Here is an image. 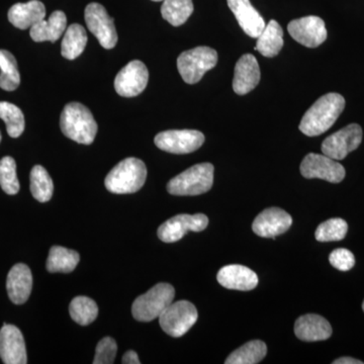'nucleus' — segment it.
I'll use <instances>...</instances> for the list:
<instances>
[{"label":"nucleus","instance_id":"a19ab883","mask_svg":"<svg viewBox=\"0 0 364 364\" xmlns=\"http://www.w3.org/2000/svg\"><path fill=\"white\" fill-rule=\"evenodd\" d=\"M363 312H364V301H363Z\"/></svg>","mask_w":364,"mask_h":364},{"label":"nucleus","instance_id":"f3484780","mask_svg":"<svg viewBox=\"0 0 364 364\" xmlns=\"http://www.w3.org/2000/svg\"><path fill=\"white\" fill-rule=\"evenodd\" d=\"M260 68L252 54L241 57L235 66L233 90L237 95H245L252 91L260 81Z\"/></svg>","mask_w":364,"mask_h":364},{"label":"nucleus","instance_id":"72a5a7b5","mask_svg":"<svg viewBox=\"0 0 364 364\" xmlns=\"http://www.w3.org/2000/svg\"><path fill=\"white\" fill-rule=\"evenodd\" d=\"M348 225L343 219L335 218L318 225L315 237L318 242L340 241L345 238Z\"/></svg>","mask_w":364,"mask_h":364},{"label":"nucleus","instance_id":"b1692460","mask_svg":"<svg viewBox=\"0 0 364 364\" xmlns=\"http://www.w3.org/2000/svg\"><path fill=\"white\" fill-rule=\"evenodd\" d=\"M284 47V31L277 21L272 20L265 26L257 38L254 49L257 50L262 56L267 58L279 55Z\"/></svg>","mask_w":364,"mask_h":364},{"label":"nucleus","instance_id":"6e6552de","mask_svg":"<svg viewBox=\"0 0 364 364\" xmlns=\"http://www.w3.org/2000/svg\"><path fill=\"white\" fill-rule=\"evenodd\" d=\"M85 18L88 30L97 38L105 49L111 50L116 47L117 43L116 26L105 6L97 2L88 4L85 9Z\"/></svg>","mask_w":364,"mask_h":364},{"label":"nucleus","instance_id":"7c9ffc66","mask_svg":"<svg viewBox=\"0 0 364 364\" xmlns=\"http://www.w3.org/2000/svg\"><path fill=\"white\" fill-rule=\"evenodd\" d=\"M69 313L77 324L87 326L97 318L98 306L93 299L87 296H76L72 299Z\"/></svg>","mask_w":364,"mask_h":364},{"label":"nucleus","instance_id":"4468645a","mask_svg":"<svg viewBox=\"0 0 364 364\" xmlns=\"http://www.w3.org/2000/svg\"><path fill=\"white\" fill-rule=\"evenodd\" d=\"M287 31L294 41L308 48H317L327 39L324 21L318 16H309L291 21Z\"/></svg>","mask_w":364,"mask_h":364},{"label":"nucleus","instance_id":"5701e85b","mask_svg":"<svg viewBox=\"0 0 364 364\" xmlns=\"http://www.w3.org/2000/svg\"><path fill=\"white\" fill-rule=\"evenodd\" d=\"M66 14L61 11H54L49 20H43L31 28L30 35L33 41L41 43L45 41L56 42L66 31Z\"/></svg>","mask_w":364,"mask_h":364},{"label":"nucleus","instance_id":"39448f33","mask_svg":"<svg viewBox=\"0 0 364 364\" xmlns=\"http://www.w3.org/2000/svg\"><path fill=\"white\" fill-rule=\"evenodd\" d=\"M176 291L169 284H158L147 293L139 296L134 301L132 313L140 322H151L160 315L173 301Z\"/></svg>","mask_w":364,"mask_h":364},{"label":"nucleus","instance_id":"4be33fe9","mask_svg":"<svg viewBox=\"0 0 364 364\" xmlns=\"http://www.w3.org/2000/svg\"><path fill=\"white\" fill-rule=\"evenodd\" d=\"M9 21L20 30H28L36 23L45 20L46 7L39 0H31L26 4H16L9 11Z\"/></svg>","mask_w":364,"mask_h":364},{"label":"nucleus","instance_id":"c85d7f7f","mask_svg":"<svg viewBox=\"0 0 364 364\" xmlns=\"http://www.w3.org/2000/svg\"><path fill=\"white\" fill-rule=\"evenodd\" d=\"M31 193L40 203L49 202L54 191V184L47 170L41 165H36L31 171Z\"/></svg>","mask_w":364,"mask_h":364},{"label":"nucleus","instance_id":"f8f14e48","mask_svg":"<svg viewBox=\"0 0 364 364\" xmlns=\"http://www.w3.org/2000/svg\"><path fill=\"white\" fill-rule=\"evenodd\" d=\"M149 71L142 61L134 60L117 73L114 90L123 97H135L147 87Z\"/></svg>","mask_w":364,"mask_h":364},{"label":"nucleus","instance_id":"a878e982","mask_svg":"<svg viewBox=\"0 0 364 364\" xmlns=\"http://www.w3.org/2000/svg\"><path fill=\"white\" fill-rule=\"evenodd\" d=\"M80 256L76 251L53 246L47 260L48 272L69 273L77 267Z\"/></svg>","mask_w":364,"mask_h":364},{"label":"nucleus","instance_id":"f03ea898","mask_svg":"<svg viewBox=\"0 0 364 364\" xmlns=\"http://www.w3.org/2000/svg\"><path fill=\"white\" fill-rule=\"evenodd\" d=\"M62 133L79 144L90 145L97 134V124L92 114L80 102L66 105L60 117Z\"/></svg>","mask_w":364,"mask_h":364},{"label":"nucleus","instance_id":"58836bf2","mask_svg":"<svg viewBox=\"0 0 364 364\" xmlns=\"http://www.w3.org/2000/svg\"><path fill=\"white\" fill-rule=\"evenodd\" d=\"M152 1H156V2H158V1H164V0H152Z\"/></svg>","mask_w":364,"mask_h":364},{"label":"nucleus","instance_id":"9d476101","mask_svg":"<svg viewBox=\"0 0 364 364\" xmlns=\"http://www.w3.org/2000/svg\"><path fill=\"white\" fill-rule=\"evenodd\" d=\"M361 141L363 129L358 124H351L326 138L321 149L326 156L343 160L349 153L358 149Z\"/></svg>","mask_w":364,"mask_h":364},{"label":"nucleus","instance_id":"ddd939ff","mask_svg":"<svg viewBox=\"0 0 364 364\" xmlns=\"http://www.w3.org/2000/svg\"><path fill=\"white\" fill-rule=\"evenodd\" d=\"M208 225V217L203 214L177 215L159 227L158 237L165 243H174L181 240L189 231H203Z\"/></svg>","mask_w":364,"mask_h":364},{"label":"nucleus","instance_id":"7ed1b4c3","mask_svg":"<svg viewBox=\"0 0 364 364\" xmlns=\"http://www.w3.org/2000/svg\"><path fill=\"white\" fill-rule=\"evenodd\" d=\"M147 178L145 163L138 158H127L114 167L107 176L105 184L107 191L117 195L134 193L140 191Z\"/></svg>","mask_w":364,"mask_h":364},{"label":"nucleus","instance_id":"473e14b6","mask_svg":"<svg viewBox=\"0 0 364 364\" xmlns=\"http://www.w3.org/2000/svg\"><path fill=\"white\" fill-rule=\"evenodd\" d=\"M0 186L9 196L16 195L20 191L16 163L13 157L6 156L0 160Z\"/></svg>","mask_w":364,"mask_h":364},{"label":"nucleus","instance_id":"c756f323","mask_svg":"<svg viewBox=\"0 0 364 364\" xmlns=\"http://www.w3.org/2000/svg\"><path fill=\"white\" fill-rule=\"evenodd\" d=\"M193 13V0H164L161 6V14L170 25H183Z\"/></svg>","mask_w":364,"mask_h":364},{"label":"nucleus","instance_id":"0eeeda50","mask_svg":"<svg viewBox=\"0 0 364 364\" xmlns=\"http://www.w3.org/2000/svg\"><path fill=\"white\" fill-rule=\"evenodd\" d=\"M198 310L188 301L171 303L160 315L159 324L163 331L171 337H181L189 331L198 321Z\"/></svg>","mask_w":364,"mask_h":364},{"label":"nucleus","instance_id":"dca6fc26","mask_svg":"<svg viewBox=\"0 0 364 364\" xmlns=\"http://www.w3.org/2000/svg\"><path fill=\"white\" fill-rule=\"evenodd\" d=\"M0 358L6 364L28 363L25 339L16 326L4 324L0 330Z\"/></svg>","mask_w":364,"mask_h":364},{"label":"nucleus","instance_id":"bb28decb","mask_svg":"<svg viewBox=\"0 0 364 364\" xmlns=\"http://www.w3.org/2000/svg\"><path fill=\"white\" fill-rule=\"evenodd\" d=\"M267 353V344L260 340L247 342L240 348L232 352L225 363L226 364H256L259 363Z\"/></svg>","mask_w":364,"mask_h":364},{"label":"nucleus","instance_id":"20e7f679","mask_svg":"<svg viewBox=\"0 0 364 364\" xmlns=\"http://www.w3.org/2000/svg\"><path fill=\"white\" fill-rule=\"evenodd\" d=\"M214 171L210 163L196 164L172 178L167 184V191L172 196L203 195L212 188Z\"/></svg>","mask_w":364,"mask_h":364},{"label":"nucleus","instance_id":"393cba45","mask_svg":"<svg viewBox=\"0 0 364 364\" xmlns=\"http://www.w3.org/2000/svg\"><path fill=\"white\" fill-rule=\"evenodd\" d=\"M87 44L85 28L78 23H73L66 28L61 44V55L65 59L75 60L85 51Z\"/></svg>","mask_w":364,"mask_h":364},{"label":"nucleus","instance_id":"a211bd4d","mask_svg":"<svg viewBox=\"0 0 364 364\" xmlns=\"http://www.w3.org/2000/svg\"><path fill=\"white\" fill-rule=\"evenodd\" d=\"M228 6L234 14L242 30L249 37L257 39L267 23L260 14L254 9L250 0H227Z\"/></svg>","mask_w":364,"mask_h":364},{"label":"nucleus","instance_id":"e433bc0d","mask_svg":"<svg viewBox=\"0 0 364 364\" xmlns=\"http://www.w3.org/2000/svg\"><path fill=\"white\" fill-rule=\"evenodd\" d=\"M122 363L124 364H140L141 361L139 360L138 354L135 351L131 350L124 353Z\"/></svg>","mask_w":364,"mask_h":364},{"label":"nucleus","instance_id":"ea45409f","mask_svg":"<svg viewBox=\"0 0 364 364\" xmlns=\"http://www.w3.org/2000/svg\"><path fill=\"white\" fill-rule=\"evenodd\" d=\"M0 142H1V133H0Z\"/></svg>","mask_w":364,"mask_h":364},{"label":"nucleus","instance_id":"4c0bfd02","mask_svg":"<svg viewBox=\"0 0 364 364\" xmlns=\"http://www.w3.org/2000/svg\"><path fill=\"white\" fill-rule=\"evenodd\" d=\"M334 364H363V361L352 358H341L333 361Z\"/></svg>","mask_w":364,"mask_h":364},{"label":"nucleus","instance_id":"423d86ee","mask_svg":"<svg viewBox=\"0 0 364 364\" xmlns=\"http://www.w3.org/2000/svg\"><path fill=\"white\" fill-rule=\"evenodd\" d=\"M218 63V53L210 47H196L181 53L177 58V69L184 82L196 85L205 72L214 68Z\"/></svg>","mask_w":364,"mask_h":364},{"label":"nucleus","instance_id":"2f4dec72","mask_svg":"<svg viewBox=\"0 0 364 364\" xmlns=\"http://www.w3.org/2000/svg\"><path fill=\"white\" fill-rule=\"evenodd\" d=\"M0 119L6 123L7 134L11 138H18L25 131V116L16 105L0 102Z\"/></svg>","mask_w":364,"mask_h":364},{"label":"nucleus","instance_id":"aec40b11","mask_svg":"<svg viewBox=\"0 0 364 364\" xmlns=\"http://www.w3.org/2000/svg\"><path fill=\"white\" fill-rule=\"evenodd\" d=\"M294 334L301 341H324L331 337L332 327L322 316L308 314L296 320L294 324Z\"/></svg>","mask_w":364,"mask_h":364},{"label":"nucleus","instance_id":"2eb2a0df","mask_svg":"<svg viewBox=\"0 0 364 364\" xmlns=\"http://www.w3.org/2000/svg\"><path fill=\"white\" fill-rule=\"evenodd\" d=\"M293 224V218L286 210L279 208H269L263 210L254 220V233L262 238H274L286 233Z\"/></svg>","mask_w":364,"mask_h":364},{"label":"nucleus","instance_id":"6ab92c4d","mask_svg":"<svg viewBox=\"0 0 364 364\" xmlns=\"http://www.w3.org/2000/svg\"><path fill=\"white\" fill-rule=\"evenodd\" d=\"M33 289V275L28 265L18 263L7 275L6 289L9 299L16 305L25 304Z\"/></svg>","mask_w":364,"mask_h":364},{"label":"nucleus","instance_id":"9b49d317","mask_svg":"<svg viewBox=\"0 0 364 364\" xmlns=\"http://www.w3.org/2000/svg\"><path fill=\"white\" fill-rule=\"evenodd\" d=\"M301 173L305 178H318L332 183H339L343 181L346 172L336 160L324 154L310 153L301 162Z\"/></svg>","mask_w":364,"mask_h":364},{"label":"nucleus","instance_id":"1a4fd4ad","mask_svg":"<svg viewBox=\"0 0 364 364\" xmlns=\"http://www.w3.org/2000/svg\"><path fill=\"white\" fill-rule=\"evenodd\" d=\"M155 145L172 154H188L200 149L205 143L202 132L196 130H169L155 136Z\"/></svg>","mask_w":364,"mask_h":364},{"label":"nucleus","instance_id":"cd10ccee","mask_svg":"<svg viewBox=\"0 0 364 364\" xmlns=\"http://www.w3.org/2000/svg\"><path fill=\"white\" fill-rule=\"evenodd\" d=\"M21 74L18 62L11 52L0 50V88L14 91L20 86Z\"/></svg>","mask_w":364,"mask_h":364},{"label":"nucleus","instance_id":"f704fd0d","mask_svg":"<svg viewBox=\"0 0 364 364\" xmlns=\"http://www.w3.org/2000/svg\"><path fill=\"white\" fill-rule=\"evenodd\" d=\"M117 351V342L111 337H105L98 342L95 350V364H112L114 363Z\"/></svg>","mask_w":364,"mask_h":364},{"label":"nucleus","instance_id":"c9c22d12","mask_svg":"<svg viewBox=\"0 0 364 364\" xmlns=\"http://www.w3.org/2000/svg\"><path fill=\"white\" fill-rule=\"evenodd\" d=\"M329 261L332 267L340 272H348L355 264L353 253L345 248H339L333 251L330 254Z\"/></svg>","mask_w":364,"mask_h":364},{"label":"nucleus","instance_id":"f257e3e1","mask_svg":"<svg viewBox=\"0 0 364 364\" xmlns=\"http://www.w3.org/2000/svg\"><path fill=\"white\" fill-rule=\"evenodd\" d=\"M344 107V97L339 93L323 95L306 112L299 124V130L309 136L322 135L335 124Z\"/></svg>","mask_w":364,"mask_h":364},{"label":"nucleus","instance_id":"412c9836","mask_svg":"<svg viewBox=\"0 0 364 364\" xmlns=\"http://www.w3.org/2000/svg\"><path fill=\"white\" fill-rule=\"evenodd\" d=\"M218 282L228 289L251 291L258 284V277L250 268L243 265H227L220 269L217 275Z\"/></svg>","mask_w":364,"mask_h":364}]
</instances>
